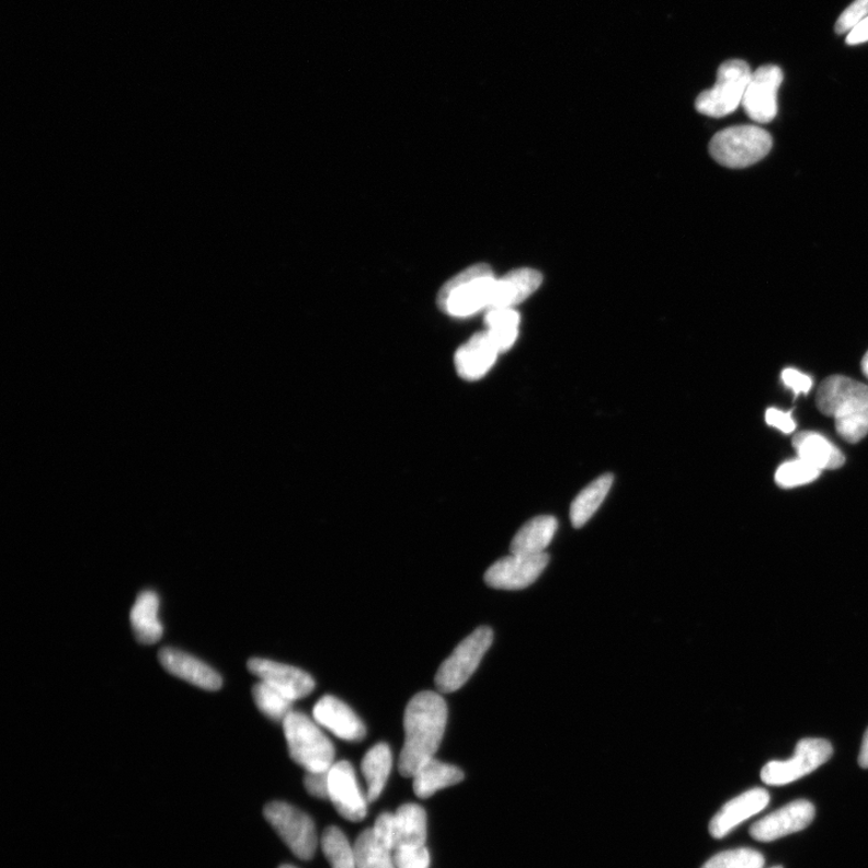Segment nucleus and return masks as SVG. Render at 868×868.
Listing matches in <instances>:
<instances>
[{
	"instance_id": "nucleus-12",
	"label": "nucleus",
	"mask_w": 868,
	"mask_h": 868,
	"mask_svg": "<svg viewBox=\"0 0 868 868\" xmlns=\"http://www.w3.org/2000/svg\"><path fill=\"white\" fill-rule=\"evenodd\" d=\"M329 800L349 822H362L367 816V796L362 792L355 769L349 762L334 763L331 767Z\"/></svg>"
},
{
	"instance_id": "nucleus-1",
	"label": "nucleus",
	"mask_w": 868,
	"mask_h": 868,
	"mask_svg": "<svg viewBox=\"0 0 868 868\" xmlns=\"http://www.w3.org/2000/svg\"><path fill=\"white\" fill-rule=\"evenodd\" d=\"M448 721V706L433 692L410 699L404 711V744L398 762L400 774L413 778L418 769L439 750Z\"/></svg>"
},
{
	"instance_id": "nucleus-18",
	"label": "nucleus",
	"mask_w": 868,
	"mask_h": 868,
	"mask_svg": "<svg viewBox=\"0 0 868 868\" xmlns=\"http://www.w3.org/2000/svg\"><path fill=\"white\" fill-rule=\"evenodd\" d=\"M500 354L498 345L487 331L475 334L455 354L458 376L469 381L486 377Z\"/></svg>"
},
{
	"instance_id": "nucleus-2",
	"label": "nucleus",
	"mask_w": 868,
	"mask_h": 868,
	"mask_svg": "<svg viewBox=\"0 0 868 868\" xmlns=\"http://www.w3.org/2000/svg\"><path fill=\"white\" fill-rule=\"evenodd\" d=\"M816 407L835 419L836 431L849 443H858L868 434V386L843 376L826 378L819 386Z\"/></svg>"
},
{
	"instance_id": "nucleus-35",
	"label": "nucleus",
	"mask_w": 868,
	"mask_h": 868,
	"mask_svg": "<svg viewBox=\"0 0 868 868\" xmlns=\"http://www.w3.org/2000/svg\"><path fill=\"white\" fill-rule=\"evenodd\" d=\"M329 772H307L305 787L313 798L329 799Z\"/></svg>"
},
{
	"instance_id": "nucleus-3",
	"label": "nucleus",
	"mask_w": 868,
	"mask_h": 868,
	"mask_svg": "<svg viewBox=\"0 0 868 868\" xmlns=\"http://www.w3.org/2000/svg\"><path fill=\"white\" fill-rule=\"evenodd\" d=\"M498 277L490 265L479 263L457 274L442 288L437 297L439 309L453 318H469L482 309H490Z\"/></svg>"
},
{
	"instance_id": "nucleus-30",
	"label": "nucleus",
	"mask_w": 868,
	"mask_h": 868,
	"mask_svg": "<svg viewBox=\"0 0 868 868\" xmlns=\"http://www.w3.org/2000/svg\"><path fill=\"white\" fill-rule=\"evenodd\" d=\"M252 697L262 713L274 721L283 722L293 711V699L261 681L253 686Z\"/></svg>"
},
{
	"instance_id": "nucleus-38",
	"label": "nucleus",
	"mask_w": 868,
	"mask_h": 868,
	"mask_svg": "<svg viewBox=\"0 0 868 868\" xmlns=\"http://www.w3.org/2000/svg\"><path fill=\"white\" fill-rule=\"evenodd\" d=\"M766 422L769 426L776 427L786 434L792 433L796 429L791 412H781V410L776 408L767 409Z\"/></svg>"
},
{
	"instance_id": "nucleus-29",
	"label": "nucleus",
	"mask_w": 868,
	"mask_h": 868,
	"mask_svg": "<svg viewBox=\"0 0 868 868\" xmlns=\"http://www.w3.org/2000/svg\"><path fill=\"white\" fill-rule=\"evenodd\" d=\"M321 848L332 868H356L355 848L341 829H326L321 837Z\"/></svg>"
},
{
	"instance_id": "nucleus-6",
	"label": "nucleus",
	"mask_w": 868,
	"mask_h": 868,
	"mask_svg": "<svg viewBox=\"0 0 868 868\" xmlns=\"http://www.w3.org/2000/svg\"><path fill=\"white\" fill-rule=\"evenodd\" d=\"M752 75L744 60H727L719 67L715 87L697 96L696 111L710 117H723L738 111Z\"/></svg>"
},
{
	"instance_id": "nucleus-27",
	"label": "nucleus",
	"mask_w": 868,
	"mask_h": 868,
	"mask_svg": "<svg viewBox=\"0 0 868 868\" xmlns=\"http://www.w3.org/2000/svg\"><path fill=\"white\" fill-rule=\"evenodd\" d=\"M486 324L487 332L498 345L500 353H505L517 340L521 316L513 308L490 309L486 317Z\"/></svg>"
},
{
	"instance_id": "nucleus-24",
	"label": "nucleus",
	"mask_w": 868,
	"mask_h": 868,
	"mask_svg": "<svg viewBox=\"0 0 868 868\" xmlns=\"http://www.w3.org/2000/svg\"><path fill=\"white\" fill-rule=\"evenodd\" d=\"M558 521L553 516L542 515L526 523L512 540V553L539 555L550 546L557 534Z\"/></svg>"
},
{
	"instance_id": "nucleus-14",
	"label": "nucleus",
	"mask_w": 868,
	"mask_h": 868,
	"mask_svg": "<svg viewBox=\"0 0 868 868\" xmlns=\"http://www.w3.org/2000/svg\"><path fill=\"white\" fill-rule=\"evenodd\" d=\"M815 808L810 801H793L780 810L758 820L751 835L756 841L770 842L795 834L813 822Z\"/></svg>"
},
{
	"instance_id": "nucleus-4",
	"label": "nucleus",
	"mask_w": 868,
	"mask_h": 868,
	"mask_svg": "<svg viewBox=\"0 0 868 868\" xmlns=\"http://www.w3.org/2000/svg\"><path fill=\"white\" fill-rule=\"evenodd\" d=\"M289 756L307 772L330 770L335 751L317 721L304 713L292 711L283 721Z\"/></svg>"
},
{
	"instance_id": "nucleus-40",
	"label": "nucleus",
	"mask_w": 868,
	"mask_h": 868,
	"mask_svg": "<svg viewBox=\"0 0 868 868\" xmlns=\"http://www.w3.org/2000/svg\"><path fill=\"white\" fill-rule=\"evenodd\" d=\"M859 764L863 768H868V729L866 730L863 739Z\"/></svg>"
},
{
	"instance_id": "nucleus-36",
	"label": "nucleus",
	"mask_w": 868,
	"mask_h": 868,
	"mask_svg": "<svg viewBox=\"0 0 868 868\" xmlns=\"http://www.w3.org/2000/svg\"><path fill=\"white\" fill-rule=\"evenodd\" d=\"M781 380L796 396L810 392L813 386L811 377L793 368L784 369L781 373Z\"/></svg>"
},
{
	"instance_id": "nucleus-31",
	"label": "nucleus",
	"mask_w": 868,
	"mask_h": 868,
	"mask_svg": "<svg viewBox=\"0 0 868 868\" xmlns=\"http://www.w3.org/2000/svg\"><path fill=\"white\" fill-rule=\"evenodd\" d=\"M820 473L822 470L799 457L779 466L776 472V482L783 489H792L810 484L819 478Z\"/></svg>"
},
{
	"instance_id": "nucleus-33",
	"label": "nucleus",
	"mask_w": 868,
	"mask_h": 868,
	"mask_svg": "<svg viewBox=\"0 0 868 868\" xmlns=\"http://www.w3.org/2000/svg\"><path fill=\"white\" fill-rule=\"evenodd\" d=\"M392 853L396 868H430L431 856L426 846H406Z\"/></svg>"
},
{
	"instance_id": "nucleus-16",
	"label": "nucleus",
	"mask_w": 868,
	"mask_h": 868,
	"mask_svg": "<svg viewBox=\"0 0 868 868\" xmlns=\"http://www.w3.org/2000/svg\"><path fill=\"white\" fill-rule=\"evenodd\" d=\"M159 660L165 671L180 679H184L204 690L216 692L221 689V675L207 663L185 653V651L163 648L159 653Z\"/></svg>"
},
{
	"instance_id": "nucleus-39",
	"label": "nucleus",
	"mask_w": 868,
	"mask_h": 868,
	"mask_svg": "<svg viewBox=\"0 0 868 868\" xmlns=\"http://www.w3.org/2000/svg\"><path fill=\"white\" fill-rule=\"evenodd\" d=\"M868 42V16L858 26L854 27L847 36L848 45H860Z\"/></svg>"
},
{
	"instance_id": "nucleus-41",
	"label": "nucleus",
	"mask_w": 868,
	"mask_h": 868,
	"mask_svg": "<svg viewBox=\"0 0 868 868\" xmlns=\"http://www.w3.org/2000/svg\"><path fill=\"white\" fill-rule=\"evenodd\" d=\"M861 369L865 376L868 378V352L865 354L861 361Z\"/></svg>"
},
{
	"instance_id": "nucleus-21",
	"label": "nucleus",
	"mask_w": 868,
	"mask_h": 868,
	"mask_svg": "<svg viewBox=\"0 0 868 868\" xmlns=\"http://www.w3.org/2000/svg\"><path fill=\"white\" fill-rule=\"evenodd\" d=\"M792 445L803 461L820 470L838 469L846 461L841 450L820 433L800 432L793 437Z\"/></svg>"
},
{
	"instance_id": "nucleus-43",
	"label": "nucleus",
	"mask_w": 868,
	"mask_h": 868,
	"mask_svg": "<svg viewBox=\"0 0 868 868\" xmlns=\"http://www.w3.org/2000/svg\"><path fill=\"white\" fill-rule=\"evenodd\" d=\"M770 868H783V867L781 866H775V867H770Z\"/></svg>"
},
{
	"instance_id": "nucleus-15",
	"label": "nucleus",
	"mask_w": 868,
	"mask_h": 868,
	"mask_svg": "<svg viewBox=\"0 0 868 868\" xmlns=\"http://www.w3.org/2000/svg\"><path fill=\"white\" fill-rule=\"evenodd\" d=\"M312 716L319 726L344 741L359 742L366 738L365 723L340 698L323 696L313 707Z\"/></svg>"
},
{
	"instance_id": "nucleus-23",
	"label": "nucleus",
	"mask_w": 868,
	"mask_h": 868,
	"mask_svg": "<svg viewBox=\"0 0 868 868\" xmlns=\"http://www.w3.org/2000/svg\"><path fill=\"white\" fill-rule=\"evenodd\" d=\"M464 778L462 769L433 757L418 769L413 777V789L418 798L429 799L438 790L453 787Z\"/></svg>"
},
{
	"instance_id": "nucleus-32",
	"label": "nucleus",
	"mask_w": 868,
	"mask_h": 868,
	"mask_svg": "<svg viewBox=\"0 0 868 868\" xmlns=\"http://www.w3.org/2000/svg\"><path fill=\"white\" fill-rule=\"evenodd\" d=\"M764 865L765 858L762 853L740 848L713 856L703 868H764Z\"/></svg>"
},
{
	"instance_id": "nucleus-22",
	"label": "nucleus",
	"mask_w": 868,
	"mask_h": 868,
	"mask_svg": "<svg viewBox=\"0 0 868 868\" xmlns=\"http://www.w3.org/2000/svg\"><path fill=\"white\" fill-rule=\"evenodd\" d=\"M395 847L425 846L427 815L421 806L406 803L393 814Z\"/></svg>"
},
{
	"instance_id": "nucleus-7",
	"label": "nucleus",
	"mask_w": 868,
	"mask_h": 868,
	"mask_svg": "<svg viewBox=\"0 0 868 868\" xmlns=\"http://www.w3.org/2000/svg\"><path fill=\"white\" fill-rule=\"evenodd\" d=\"M493 641V632L488 626L479 627L456 647L452 655L446 659L437 674L436 686L442 694H450L461 687L472 677L480 661L487 654Z\"/></svg>"
},
{
	"instance_id": "nucleus-5",
	"label": "nucleus",
	"mask_w": 868,
	"mask_h": 868,
	"mask_svg": "<svg viewBox=\"0 0 868 868\" xmlns=\"http://www.w3.org/2000/svg\"><path fill=\"white\" fill-rule=\"evenodd\" d=\"M770 149L769 133L753 125L722 129L709 142L710 156L719 164L731 169L751 167L765 159Z\"/></svg>"
},
{
	"instance_id": "nucleus-9",
	"label": "nucleus",
	"mask_w": 868,
	"mask_h": 868,
	"mask_svg": "<svg viewBox=\"0 0 868 868\" xmlns=\"http://www.w3.org/2000/svg\"><path fill=\"white\" fill-rule=\"evenodd\" d=\"M834 753L826 740L804 739L796 745L795 754L784 762H769L762 770V779L767 786L781 787L811 775L823 766Z\"/></svg>"
},
{
	"instance_id": "nucleus-26",
	"label": "nucleus",
	"mask_w": 868,
	"mask_h": 868,
	"mask_svg": "<svg viewBox=\"0 0 868 868\" xmlns=\"http://www.w3.org/2000/svg\"><path fill=\"white\" fill-rule=\"evenodd\" d=\"M613 476L603 475L579 492L571 505V521L575 528L583 527L599 509L613 486Z\"/></svg>"
},
{
	"instance_id": "nucleus-19",
	"label": "nucleus",
	"mask_w": 868,
	"mask_h": 868,
	"mask_svg": "<svg viewBox=\"0 0 868 868\" xmlns=\"http://www.w3.org/2000/svg\"><path fill=\"white\" fill-rule=\"evenodd\" d=\"M541 283L542 276L536 270L518 269L505 274L494 283L490 309L514 308L523 304Z\"/></svg>"
},
{
	"instance_id": "nucleus-20",
	"label": "nucleus",
	"mask_w": 868,
	"mask_h": 868,
	"mask_svg": "<svg viewBox=\"0 0 868 868\" xmlns=\"http://www.w3.org/2000/svg\"><path fill=\"white\" fill-rule=\"evenodd\" d=\"M159 612V595L151 590L142 591L130 610L132 629L141 644L151 646L162 638L163 626Z\"/></svg>"
},
{
	"instance_id": "nucleus-34",
	"label": "nucleus",
	"mask_w": 868,
	"mask_h": 868,
	"mask_svg": "<svg viewBox=\"0 0 868 868\" xmlns=\"http://www.w3.org/2000/svg\"><path fill=\"white\" fill-rule=\"evenodd\" d=\"M868 16V0H854V2L842 12L836 22V33H849L854 27Z\"/></svg>"
},
{
	"instance_id": "nucleus-37",
	"label": "nucleus",
	"mask_w": 868,
	"mask_h": 868,
	"mask_svg": "<svg viewBox=\"0 0 868 868\" xmlns=\"http://www.w3.org/2000/svg\"><path fill=\"white\" fill-rule=\"evenodd\" d=\"M374 834L384 844L386 848L393 852L395 847V831H393V814L382 813L378 816L376 824L373 827Z\"/></svg>"
},
{
	"instance_id": "nucleus-17",
	"label": "nucleus",
	"mask_w": 868,
	"mask_h": 868,
	"mask_svg": "<svg viewBox=\"0 0 868 868\" xmlns=\"http://www.w3.org/2000/svg\"><path fill=\"white\" fill-rule=\"evenodd\" d=\"M769 803V793L762 788L747 790L723 806L720 812L711 819L709 824L710 835L722 838L730 834L745 820L762 812Z\"/></svg>"
},
{
	"instance_id": "nucleus-42",
	"label": "nucleus",
	"mask_w": 868,
	"mask_h": 868,
	"mask_svg": "<svg viewBox=\"0 0 868 868\" xmlns=\"http://www.w3.org/2000/svg\"><path fill=\"white\" fill-rule=\"evenodd\" d=\"M279 868H296V867L292 865H282Z\"/></svg>"
},
{
	"instance_id": "nucleus-25",
	"label": "nucleus",
	"mask_w": 868,
	"mask_h": 868,
	"mask_svg": "<svg viewBox=\"0 0 868 868\" xmlns=\"http://www.w3.org/2000/svg\"><path fill=\"white\" fill-rule=\"evenodd\" d=\"M392 768V753L386 743H379L370 747L362 760V774L367 781L368 802L377 801L386 786Z\"/></svg>"
},
{
	"instance_id": "nucleus-28",
	"label": "nucleus",
	"mask_w": 868,
	"mask_h": 868,
	"mask_svg": "<svg viewBox=\"0 0 868 868\" xmlns=\"http://www.w3.org/2000/svg\"><path fill=\"white\" fill-rule=\"evenodd\" d=\"M354 848L356 868H396L392 850L384 846L373 829L361 832Z\"/></svg>"
},
{
	"instance_id": "nucleus-11",
	"label": "nucleus",
	"mask_w": 868,
	"mask_h": 868,
	"mask_svg": "<svg viewBox=\"0 0 868 868\" xmlns=\"http://www.w3.org/2000/svg\"><path fill=\"white\" fill-rule=\"evenodd\" d=\"M549 557L539 555L511 553L494 562L486 573L489 586L500 590H522L534 584L546 570Z\"/></svg>"
},
{
	"instance_id": "nucleus-8",
	"label": "nucleus",
	"mask_w": 868,
	"mask_h": 868,
	"mask_svg": "<svg viewBox=\"0 0 868 868\" xmlns=\"http://www.w3.org/2000/svg\"><path fill=\"white\" fill-rule=\"evenodd\" d=\"M263 814L297 858L312 859L318 848V835L316 825L308 814L281 801L265 806Z\"/></svg>"
},
{
	"instance_id": "nucleus-10",
	"label": "nucleus",
	"mask_w": 868,
	"mask_h": 868,
	"mask_svg": "<svg viewBox=\"0 0 868 868\" xmlns=\"http://www.w3.org/2000/svg\"><path fill=\"white\" fill-rule=\"evenodd\" d=\"M783 79V71L777 66H763L753 72L742 105L746 115L755 123L769 124L776 118L777 95Z\"/></svg>"
},
{
	"instance_id": "nucleus-13",
	"label": "nucleus",
	"mask_w": 868,
	"mask_h": 868,
	"mask_svg": "<svg viewBox=\"0 0 868 868\" xmlns=\"http://www.w3.org/2000/svg\"><path fill=\"white\" fill-rule=\"evenodd\" d=\"M248 669L256 677L293 701L305 698L316 689L311 675L294 666L265 659H251Z\"/></svg>"
}]
</instances>
